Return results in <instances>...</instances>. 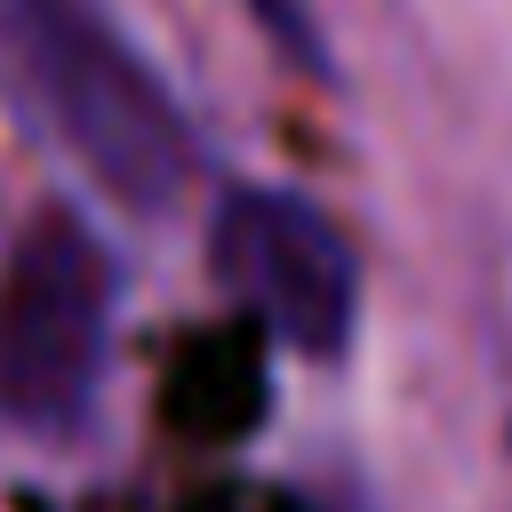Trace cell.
Here are the masks:
<instances>
[{
    "label": "cell",
    "instance_id": "6da1fadb",
    "mask_svg": "<svg viewBox=\"0 0 512 512\" xmlns=\"http://www.w3.org/2000/svg\"><path fill=\"white\" fill-rule=\"evenodd\" d=\"M0 64L120 208H168L192 184V120L104 0H0Z\"/></svg>",
    "mask_w": 512,
    "mask_h": 512
},
{
    "label": "cell",
    "instance_id": "7a4b0ae2",
    "mask_svg": "<svg viewBox=\"0 0 512 512\" xmlns=\"http://www.w3.org/2000/svg\"><path fill=\"white\" fill-rule=\"evenodd\" d=\"M112 304H120L112 248L80 216L48 208L8 240L0 256V424L32 440L80 432L104 384V360H112Z\"/></svg>",
    "mask_w": 512,
    "mask_h": 512
},
{
    "label": "cell",
    "instance_id": "3957f363",
    "mask_svg": "<svg viewBox=\"0 0 512 512\" xmlns=\"http://www.w3.org/2000/svg\"><path fill=\"white\" fill-rule=\"evenodd\" d=\"M216 272L224 288L312 360H336L360 320V256L328 208L288 184H240L216 208Z\"/></svg>",
    "mask_w": 512,
    "mask_h": 512
},
{
    "label": "cell",
    "instance_id": "277c9868",
    "mask_svg": "<svg viewBox=\"0 0 512 512\" xmlns=\"http://www.w3.org/2000/svg\"><path fill=\"white\" fill-rule=\"evenodd\" d=\"M248 8V24L296 64V72H328V48H320V16H312V0H240Z\"/></svg>",
    "mask_w": 512,
    "mask_h": 512
}]
</instances>
